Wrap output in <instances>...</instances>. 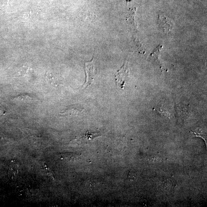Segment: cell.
<instances>
[{"instance_id":"cell-3","label":"cell","mask_w":207,"mask_h":207,"mask_svg":"<svg viewBox=\"0 0 207 207\" xmlns=\"http://www.w3.org/2000/svg\"><path fill=\"white\" fill-rule=\"evenodd\" d=\"M101 134L99 133H92L87 132L86 134L81 136L75 138L71 141L73 144H77L78 145L87 144L95 138L101 136Z\"/></svg>"},{"instance_id":"cell-7","label":"cell","mask_w":207,"mask_h":207,"mask_svg":"<svg viewBox=\"0 0 207 207\" xmlns=\"http://www.w3.org/2000/svg\"><path fill=\"white\" fill-rule=\"evenodd\" d=\"M129 177L132 180H134L137 177L136 174L133 172H130L129 174Z\"/></svg>"},{"instance_id":"cell-2","label":"cell","mask_w":207,"mask_h":207,"mask_svg":"<svg viewBox=\"0 0 207 207\" xmlns=\"http://www.w3.org/2000/svg\"><path fill=\"white\" fill-rule=\"evenodd\" d=\"M129 68L127 64L125 63L122 67L115 73V77L117 86L123 89L125 81L129 76Z\"/></svg>"},{"instance_id":"cell-1","label":"cell","mask_w":207,"mask_h":207,"mask_svg":"<svg viewBox=\"0 0 207 207\" xmlns=\"http://www.w3.org/2000/svg\"><path fill=\"white\" fill-rule=\"evenodd\" d=\"M84 70L86 74V80L81 87L82 90L86 89L93 82L95 76L93 58L91 61L84 63Z\"/></svg>"},{"instance_id":"cell-4","label":"cell","mask_w":207,"mask_h":207,"mask_svg":"<svg viewBox=\"0 0 207 207\" xmlns=\"http://www.w3.org/2000/svg\"><path fill=\"white\" fill-rule=\"evenodd\" d=\"M84 110V109L82 107L79 106L78 105H73L70 106L69 107L66 109L63 112H61V114H69V115H73V114H76L82 113Z\"/></svg>"},{"instance_id":"cell-5","label":"cell","mask_w":207,"mask_h":207,"mask_svg":"<svg viewBox=\"0 0 207 207\" xmlns=\"http://www.w3.org/2000/svg\"><path fill=\"white\" fill-rule=\"evenodd\" d=\"M163 185L164 189L169 191L171 190L175 187V182L172 179L168 178L164 179L163 181Z\"/></svg>"},{"instance_id":"cell-8","label":"cell","mask_w":207,"mask_h":207,"mask_svg":"<svg viewBox=\"0 0 207 207\" xmlns=\"http://www.w3.org/2000/svg\"><path fill=\"white\" fill-rule=\"evenodd\" d=\"M151 161L154 162H159L161 161V159L160 158H158L157 157H155L152 158L150 159Z\"/></svg>"},{"instance_id":"cell-9","label":"cell","mask_w":207,"mask_h":207,"mask_svg":"<svg viewBox=\"0 0 207 207\" xmlns=\"http://www.w3.org/2000/svg\"><path fill=\"white\" fill-rule=\"evenodd\" d=\"M128 1H129V0H128Z\"/></svg>"},{"instance_id":"cell-6","label":"cell","mask_w":207,"mask_h":207,"mask_svg":"<svg viewBox=\"0 0 207 207\" xmlns=\"http://www.w3.org/2000/svg\"><path fill=\"white\" fill-rule=\"evenodd\" d=\"M46 77L48 82L51 85H56L55 78L52 74L50 73H47L46 75Z\"/></svg>"}]
</instances>
